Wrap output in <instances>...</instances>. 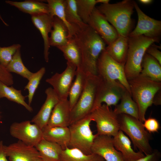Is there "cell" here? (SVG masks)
<instances>
[{"label": "cell", "instance_id": "cell-42", "mask_svg": "<svg viewBox=\"0 0 161 161\" xmlns=\"http://www.w3.org/2000/svg\"><path fill=\"white\" fill-rule=\"evenodd\" d=\"M161 90L158 92L155 95L153 100V104L156 105L161 104Z\"/></svg>", "mask_w": 161, "mask_h": 161}, {"label": "cell", "instance_id": "cell-24", "mask_svg": "<svg viewBox=\"0 0 161 161\" xmlns=\"http://www.w3.org/2000/svg\"><path fill=\"white\" fill-rule=\"evenodd\" d=\"M5 2L15 7L21 11L31 15L49 14L48 4L38 0H29L17 1L7 0Z\"/></svg>", "mask_w": 161, "mask_h": 161}, {"label": "cell", "instance_id": "cell-29", "mask_svg": "<svg viewBox=\"0 0 161 161\" xmlns=\"http://www.w3.org/2000/svg\"><path fill=\"white\" fill-rule=\"evenodd\" d=\"M58 49L63 52L67 62L74 65L77 69H81L82 60L80 52L72 37L69 39L66 44Z\"/></svg>", "mask_w": 161, "mask_h": 161}, {"label": "cell", "instance_id": "cell-23", "mask_svg": "<svg viewBox=\"0 0 161 161\" xmlns=\"http://www.w3.org/2000/svg\"><path fill=\"white\" fill-rule=\"evenodd\" d=\"M129 48V37L120 35L106 47L105 50L115 61L123 64L126 63Z\"/></svg>", "mask_w": 161, "mask_h": 161}, {"label": "cell", "instance_id": "cell-35", "mask_svg": "<svg viewBox=\"0 0 161 161\" xmlns=\"http://www.w3.org/2000/svg\"><path fill=\"white\" fill-rule=\"evenodd\" d=\"M45 72V68L42 67L36 72L33 73L28 80V83L24 87V90L27 89L28 92L27 96L28 98V104L30 106L32 101L35 91Z\"/></svg>", "mask_w": 161, "mask_h": 161}, {"label": "cell", "instance_id": "cell-20", "mask_svg": "<svg viewBox=\"0 0 161 161\" xmlns=\"http://www.w3.org/2000/svg\"><path fill=\"white\" fill-rule=\"evenodd\" d=\"M113 138L115 148L121 153L124 161H135L145 156L140 151L136 152L134 151L130 140L121 130H120Z\"/></svg>", "mask_w": 161, "mask_h": 161}, {"label": "cell", "instance_id": "cell-13", "mask_svg": "<svg viewBox=\"0 0 161 161\" xmlns=\"http://www.w3.org/2000/svg\"><path fill=\"white\" fill-rule=\"evenodd\" d=\"M134 4L137 15V23L135 28L131 31L128 37L144 35L150 38H160L161 21L154 19L145 14L134 1Z\"/></svg>", "mask_w": 161, "mask_h": 161}, {"label": "cell", "instance_id": "cell-30", "mask_svg": "<svg viewBox=\"0 0 161 161\" xmlns=\"http://www.w3.org/2000/svg\"><path fill=\"white\" fill-rule=\"evenodd\" d=\"M4 97L22 105L29 112L33 111L32 107L25 101L26 97L22 95L21 90L9 86L0 81V99Z\"/></svg>", "mask_w": 161, "mask_h": 161}, {"label": "cell", "instance_id": "cell-34", "mask_svg": "<svg viewBox=\"0 0 161 161\" xmlns=\"http://www.w3.org/2000/svg\"><path fill=\"white\" fill-rule=\"evenodd\" d=\"M20 49L17 50L6 68L9 72L15 73L28 80L33 73L29 71L24 64L21 58Z\"/></svg>", "mask_w": 161, "mask_h": 161}, {"label": "cell", "instance_id": "cell-2", "mask_svg": "<svg viewBox=\"0 0 161 161\" xmlns=\"http://www.w3.org/2000/svg\"><path fill=\"white\" fill-rule=\"evenodd\" d=\"M134 2L124 0L116 3L100 4L96 7L120 35L128 37L133 26L131 16L134 8Z\"/></svg>", "mask_w": 161, "mask_h": 161}, {"label": "cell", "instance_id": "cell-44", "mask_svg": "<svg viewBox=\"0 0 161 161\" xmlns=\"http://www.w3.org/2000/svg\"><path fill=\"white\" fill-rule=\"evenodd\" d=\"M109 0H96L97 4L100 3L101 4H107L109 3Z\"/></svg>", "mask_w": 161, "mask_h": 161}, {"label": "cell", "instance_id": "cell-7", "mask_svg": "<svg viewBox=\"0 0 161 161\" xmlns=\"http://www.w3.org/2000/svg\"><path fill=\"white\" fill-rule=\"evenodd\" d=\"M101 80L97 75H86L83 92L71 110V124L90 114L92 111L97 89Z\"/></svg>", "mask_w": 161, "mask_h": 161}, {"label": "cell", "instance_id": "cell-11", "mask_svg": "<svg viewBox=\"0 0 161 161\" xmlns=\"http://www.w3.org/2000/svg\"><path fill=\"white\" fill-rule=\"evenodd\" d=\"M9 131L13 137L31 146L35 147L43 138L42 129L29 120L13 123Z\"/></svg>", "mask_w": 161, "mask_h": 161}, {"label": "cell", "instance_id": "cell-9", "mask_svg": "<svg viewBox=\"0 0 161 161\" xmlns=\"http://www.w3.org/2000/svg\"><path fill=\"white\" fill-rule=\"evenodd\" d=\"M90 114L96 123L97 135L113 137L120 130L117 115L106 104L95 108Z\"/></svg>", "mask_w": 161, "mask_h": 161}, {"label": "cell", "instance_id": "cell-38", "mask_svg": "<svg viewBox=\"0 0 161 161\" xmlns=\"http://www.w3.org/2000/svg\"><path fill=\"white\" fill-rule=\"evenodd\" d=\"M143 124L146 130L150 133L157 132L160 128L158 121L153 117L145 119Z\"/></svg>", "mask_w": 161, "mask_h": 161}, {"label": "cell", "instance_id": "cell-41", "mask_svg": "<svg viewBox=\"0 0 161 161\" xmlns=\"http://www.w3.org/2000/svg\"><path fill=\"white\" fill-rule=\"evenodd\" d=\"M0 161H9L7 158L5 150V145L2 141H0Z\"/></svg>", "mask_w": 161, "mask_h": 161}, {"label": "cell", "instance_id": "cell-6", "mask_svg": "<svg viewBox=\"0 0 161 161\" xmlns=\"http://www.w3.org/2000/svg\"><path fill=\"white\" fill-rule=\"evenodd\" d=\"M92 119L90 114L72 123L69 147L79 149L86 154H92L91 148L96 134H93L90 126Z\"/></svg>", "mask_w": 161, "mask_h": 161}, {"label": "cell", "instance_id": "cell-43", "mask_svg": "<svg viewBox=\"0 0 161 161\" xmlns=\"http://www.w3.org/2000/svg\"><path fill=\"white\" fill-rule=\"evenodd\" d=\"M138 1L140 3L144 5L150 4L153 1L152 0H139Z\"/></svg>", "mask_w": 161, "mask_h": 161}, {"label": "cell", "instance_id": "cell-19", "mask_svg": "<svg viewBox=\"0 0 161 161\" xmlns=\"http://www.w3.org/2000/svg\"><path fill=\"white\" fill-rule=\"evenodd\" d=\"M71 112L68 100H60L54 108L47 125L68 127L71 124Z\"/></svg>", "mask_w": 161, "mask_h": 161}, {"label": "cell", "instance_id": "cell-37", "mask_svg": "<svg viewBox=\"0 0 161 161\" xmlns=\"http://www.w3.org/2000/svg\"><path fill=\"white\" fill-rule=\"evenodd\" d=\"M19 44H14L11 46L0 47V63L6 67L11 60L17 50L21 48Z\"/></svg>", "mask_w": 161, "mask_h": 161}, {"label": "cell", "instance_id": "cell-14", "mask_svg": "<svg viewBox=\"0 0 161 161\" xmlns=\"http://www.w3.org/2000/svg\"><path fill=\"white\" fill-rule=\"evenodd\" d=\"M87 24L95 31L107 45L112 43L120 35L96 7L92 13Z\"/></svg>", "mask_w": 161, "mask_h": 161}, {"label": "cell", "instance_id": "cell-31", "mask_svg": "<svg viewBox=\"0 0 161 161\" xmlns=\"http://www.w3.org/2000/svg\"><path fill=\"white\" fill-rule=\"evenodd\" d=\"M60 161H105L99 155L92 153L87 155L78 149L67 147L63 149Z\"/></svg>", "mask_w": 161, "mask_h": 161}, {"label": "cell", "instance_id": "cell-12", "mask_svg": "<svg viewBox=\"0 0 161 161\" xmlns=\"http://www.w3.org/2000/svg\"><path fill=\"white\" fill-rule=\"evenodd\" d=\"M66 65V68L62 72L56 73L46 80L52 86L60 100L67 99L76 73L77 68L75 66L68 62H67Z\"/></svg>", "mask_w": 161, "mask_h": 161}, {"label": "cell", "instance_id": "cell-4", "mask_svg": "<svg viewBox=\"0 0 161 161\" xmlns=\"http://www.w3.org/2000/svg\"><path fill=\"white\" fill-rule=\"evenodd\" d=\"M160 40V38H150L144 35L129 37V48L124 66L128 80L140 74L142 60L147 49L154 43L159 42Z\"/></svg>", "mask_w": 161, "mask_h": 161}, {"label": "cell", "instance_id": "cell-21", "mask_svg": "<svg viewBox=\"0 0 161 161\" xmlns=\"http://www.w3.org/2000/svg\"><path fill=\"white\" fill-rule=\"evenodd\" d=\"M43 139L56 143L64 149L69 147L70 132L68 127L46 126L42 129Z\"/></svg>", "mask_w": 161, "mask_h": 161}, {"label": "cell", "instance_id": "cell-1", "mask_svg": "<svg viewBox=\"0 0 161 161\" xmlns=\"http://www.w3.org/2000/svg\"><path fill=\"white\" fill-rule=\"evenodd\" d=\"M72 37L80 52L82 60L80 69L86 75H97V60L106 47L104 41L87 24L78 30Z\"/></svg>", "mask_w": 161, "mask_h": 161}, {"label": "cell", "instance_id": "cell-45", "mask_svg": "<svg viewBox=\"0 0 161 161\" xmlns=\"http://www.w3.org/2000/svg\"><path fill=\"white\" fill-rule=\"evenodd\" d=\"M35 161H44V160L41 158V157H39V158H38Z\"/></svg>", "mask_w": 161, "mask_h": 161}, {"label": "cell", "instance_id": "cell-18", "mask_svg": "<svg viewBox=\"0 0 161 161\" xmlns=\"http://www.w3.org/2000/svg\"><path fill=\"white\" fill-rule=\"evenodd\" d=\"M53 18L49 14L47 13L31 16L32 23L40 32L43 39L44 57L47 62L49 60V50L50 47L49 34L52 29Z\"/></svg>", "mask_w": 161, "mask_h": 161}, {"label": "cell", "instance_id": "cell-15", "mask_svg": "<svg viewBox=\"0 0 161 161\" xmlns=\"http://www.w3.org/2000/svg\"><path fill=\"white\" fill-rule=\"evenodd\" d=\"M91 151L106 161H124L121 153L115 148L112 136L97 134Z\"/></svg>", "mask_w": 161, "mask_h": 161}, {"label": "cell", "instance_id": "cell-28", "mask_svg": "<svg viewBox=\"0 0 161 161\" xmlns=\"http://www.w3.org/2000/svg\"><path fill=\"white\" fill-rule=\"evenodd\" d=\"M86 75L80 69H76L75 78L70 88L68 100L71 110L76 103L84 87Z\"/></svg>", "mask_w": 161, "mask_h": 161}, {"label": "cell", "instance_id": "cell-27", "mask_svg": "<svg viewBox=\"0 0 161 161\" xmlns=\"http://www.w3.org/2000/svg\"><path fill=\"white\" fill-rule=\"evenodd\" d=\"M120 100V103L115 106L113 110L114 113L117 115L122 114H127L139 120L138 106L127 90L123 94Z\"/></svg>", "mask_w": 161, "mask_h": 161}, {"label": "cell", "instance_id": "cell-25", "mask_svg": "<svg viewBox=\"0 0 161 161\" xmlns=\"http://www.w3.org/2000/svg\"><path fill=\"white\" fill-rule=\"evenodd\" d=\"M35 147L44 161H60L64 149L58 144L43 138Z\"/></svg>", "mask_w": 161, "mask_h": 161}, {"label": "cell", "instance_id": "cell-5", "mask_svg": "<svg viewBox=\"0 0 161 161\" xmlns=\"http://www.w3.org/2000/svg\"><path fill=\"white\" fill-rule=\"evenodd\" d=\"M120 130L125 133L132 141L134 148L145 155L151 153L153 150L150 141L152 137L140 120L129 115L122 114L117 115Z\"/></svg>", "mask_w": 161, "mask_h": 161}, {"label": "cell", "instance_id": "cell-10", "mask_svg": "<svg viewBox=\"0 0 161 161\" xmlns=\"http://www.w3.org/2000/svg\"><path fill=\"white\" fill-rule=\"evenodd\" d=\"M126 90L118 81H106L101 78L92 111L103 103L109 106H116Z\"/></svg>", "mask_w": 161, "mask_h": 161}, {"label": "cell", "instance_id": "cell-46", "mask_svg": "<svg viewBox=\"0 0 161 161\" xmlns=\"http://www.w3.org/2000/svg\"></svg>", "mask_w": 161, "mask_h": 161}, {"label": "cell", "instance_id": "cell-22", "mask_svg": "<svg viewBox=\"0 0 161 161\" xmlns=\"http://www.w3.org/2000/svg\"><path fill=\"white\" fill-rule=\"evenodd\" d=\"M50 33V46L58 48L66 44L69 39L67 27L62 21L55 16L53 17L52 29Z\"/></svg>", "mask_w": 161, "mask_h": 161}, {"label": "cell", "instance_id": "cell-32", "mask_svg": "<svg viewBox=\"0 0 161 161\" xmlns=\"http://www.w3.org/2000/svg\"><path fill=\"white\" fill-rule=\"evenodd\" d=\"M49 14L52 17L56 16L62 21L67 27L69 38L72 37L76 30L67 21L65 13V0H47Z\"/></svg>", "mask_w": 161, "mask_h": 161}, {"label": "cell", "instance_id": "cell-36", "mask_svg": "<svg viewBox=\"0 0 161 161\" xmlns=\"http://www.w3.org/2000/svg\"><path fill=\"white\" fill-rule=\"evenodd\" d=\"M78 14L83 22L87 24L90 16L95 7L96 0H76Z\"/></svg>", "mask_w": 161, "mask_h": 161}, {"label": "cell", "instance_id": "cell-39", "mask_svg": "<svg viewBox=\"0 0 161 161\" xmlns=\"http://www.w3.org/2000/svg\"><path fill=\"white\" fill-rule=\"evenodd\" d=\"M158 49H160L161 47L153 44L148 48L146 53L156 59L161 65V52Z\"/></svg>", "mask_w": 161, "mask_h": 161}, {"label": "cell", "instance_id": "cell-16", "mask_svg": "<svg viewBox=\"0 0 161 161\" xmlns=\"http://www.w3.org/2000/svg\"><path fill=\"white\" fill-rule=\"evenodd\" d=\"M5 150L9 161H35L41 157L35 147L19 140L5 145Z\"/></svg>", "mask_w": 161, "mask_h": 161}, {"label": "cell", "instance_id": "cell-17", "mask_svg": "<svg viewBox=\"0 0 161 161\" xmlns=\"http://www.w3.org/2000/svg\"><path fill=\"white\" fill-rule=\"evenodd\" d=\"M45 92L46 95V100L31 121L41 129L47 125L54 108L60 100L52 87L47 89Z\"/></svg>", "mask_w": 161, "mask_h": 161}, {"label": "cell", "instance_id": "cell-33", "mask_svg": "<svg viewBox=\"0 0 161 161\" xmlns=\"http://www.w3.org/2000/svg\"><path fill=\"white\" fill-rule=\"evenodd\" d=\"M65 13L67 22L76 31L86 24L83 22L78 14L76 0H65Z\"/></svg>", "mask_w": 161, "mask_h": 161}, {"label": "cell", "instance_id": "cell-8", "mask_svg": "<svg viewBox=\"0 0 161 161\" xmlns=\"http://www.w3.org/2000/svg\"><path fill=\"white\" fill-rule=\"evenodd\" d=\"M124 66L114 60L105 49L100 54L97 60V75L105 80L118 81L130 94L129 85L125 74Z\"/></svg>", "mask_w": 161, "mask_h": 161}, {"label": "cell", "instance_id": "cell-3", "mask_svg": "<svg viewBox=\"0 0 161 161\" xmlns=\"http://www.w3.org/2000/svg\"><path fill=\"white\" fill-rule=\"evenodd\" d=\"M128 81L130 94L138 106L139 120L143 123L148 108L153 104L155 95L161 90V82L154 80L141 74Z\"/></svg>", "mask_w": 161, "mask_h": 161}, {"label": "cell", "instance_id": "cell-26", "mask_svg": "<svg viewBox=\"0 0 161 161\" xmlns=\"http://www.w3.org/2000/svg\"><path fill=\"white\" fill-rule=\"evenodd\" d=\"M141 67V75L155 81L161 82V65L146 53L143 58Z\"/></svg>", "mask_w": 161, "mask_h": 161}, {"label": "cell", "instance_id": "cell-40", "mask_svg": "<svg viewBox=\"0 0 161 161\" xmlns=\"http://www.w3.org/2000/svg\"><path fill=\"white\" fill-rule=\"evenodd\" d=\"M161 157L160 152L157 149H154L151 154L145 155L135 161H160Z\"/></svg>", "mask_w": 161, "mask_h": 161}]
</instances>
